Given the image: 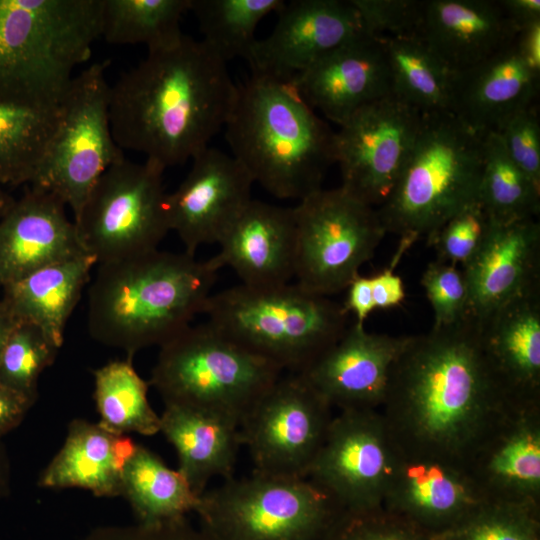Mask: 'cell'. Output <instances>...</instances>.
<instances>
[{"label": "cell", "mask_w": 540, "mask_h": 540, "mask_svg": "<svg viewBox=\"0 0 540 540\" xmlns=\"http://www.w3.org/2000/svg\"><path fill=\"white\" fill-rule=\"evenodd\" d=\"M514 406L483 351L471 315L409 336L380 412L403 453L465 462Z\"/></svg>", "instance_id": "6da1fadb"}, {"label": "cell", "mask_w": 540, "mask_h": 540, "mask_svg": "<svg viewBox=\"0 0 540 540\" xmlns=\"http://www.w3.org/2000/svg\"><path fill=\"white\" fill-rule=\"evenodd\" d=\"M236 94L227 63L183 34L148 51L110 85L113 138L122 151L142 153L164 169L181 165L225 127Z\"/></svg>", "instance_id": "7a4b0ae2"}, {"label": "cell", "mask_w": 540, "mask_h": 540, "mask_svg": "<svg viewBox=\"0 0 540 540\" xmlns=\"http://www.w3.org/2000/svg\"><path fill=\"white\" fill-rule=\"evenodd\" d=\"M218 269L186 252L158 249L98 264L88 294V330L125 351L161 346L202 314Z\"/></svg>", "instance_id": "3957f363"}, {"label": "cell", "mask_w": 540, "mask_h": 540, "mask_svg": "<svg viewBox=\"0 0 540 540\" xmlns=\"http://www.w3.org/2000/svg\"><path fill=\"white\" fill-rule=\"evenodd\" d=\"M226 140L253 182L278 199L321 189L335 164V131L291 81L251 74L237 85Z\"/></svg>", "instance_id": "277c9868"}, {"label": "cell", "mask_w": 540, "mask_h": 540, "mask_svg": "<svg viewBox=\"0 0 540 540\" xmlns=\"http://www.w3.org/2000/svg\"><path fill=\"white\" fill-rule=\"evenodd\" d=\"M484 136L451 112L422 114L405 167L389 197L377 207L386 233L400 237L395 257L478 201Z\"/></svg>", "instance_id": "5b68a950"}, {"label": "cell", "mask_w": 540, "mask_h": 540, "mask_svg": "<svg viewBox=\"0 0 540 540\" xmlns=\"http://www.w3.org/2000/svg\"><path fill=\"white\" fill-rule=\"evenodd\" d=\"M207 322L282 372L300 374L347 328L342 304L297 283L239 284L209 297Z\"/></svg>", "instance_id": "8992f818"}, {"label": "cell", "mask_w": 540, "mask_h": 540, "mask_svg": "<svg viewBox=\"0 0 540 540\" xmlns=\"http://www.w3.org/2000/svg\"><path fill=\"white\" fill-rule=\"evenodd\" d=\"M102 0H0V91L61 97L101 35Z\"/></svg>", "instance_id": "52a82bcc"}, {"label": "cell", "mask_w": 540, "mask_h": 540, "mask_svg": "<svg viewBox=\"0 0 540 540\" xmlns=\"http://www.w3.org/2000/svg\"><path fill=\"white\" fill-rule=\"evenodd\" d=\"M282 374L206 322L160 346L149 384L164 404L218 413L240 425Z\"/></svg>", "instance_id": "ba28073f"}, {"label": "cell", "mask_w": 540, "mask_h": 540, "mask_svg": "<svg viewBox=\"0 0 540 540\" xmlns=\"http://www.w3.org/2000/svg\"><path fill=\"white\" fill-rule=\"evenodd\" d=\"M341 509L309 478L231 477L199 498V526L216 540H321Z\"/></svg>", "instance_id": "9c48e42d"}, {"label": "cell", "mask_w": 540, "mask_h": 540, "mask_svg": "<svg viewBox=\"0 0 540 540\" xmlns=\"http://www.w3.org/2000/svg\"><path fill=\"white\" fill-rule=\"evenodd\" d=\"M162 168L123 158L97 180L73 222L79 241L97 264L158 249L170 231Z\"/></svg>", "instance_id": "30bf717a"}, {"label": "cell", "mask_w": 540, "mask_h": 540, "mask_svg": "<svg viewBox=\"0 0 540 540\" xmlns=\"http://www.w3.org/2000/svg\"><path fill=\"white\" fill-rule=\"evenodd\" d=\"M109 61L73 76L61 98V115L45 158L30 186L51 192L74 218L101 175L124 157L111 131Z\"/></svg>", "instance_id": "8fae6325"}, {"label": "cell", "mask_w": 540, "mask_h": 540, "mask_svg": "<svg viewBox=\"0 0 540 540\" xmlns=\"http://www.w3.org/2000/svg\"><path fill=\"white\" fill-rule=\"evenodd\" d=\"M296 283L330 296L345 290L387 234L377 209L341 186L319 189L293 207Z\"/></svg>", "instance_id": "7c38bea8"}, {"label": "cell", "mask_w": 540, "mask_h": 540, "mask_svg": "<svg viewBox=\"0 0 540 540\" xmlns=\"http://www.w3.org/2000/svg\"><path fill=\"white\" fill-rule=\"evenodd\" d=\"M333 416L332 407L301 374L281 375L240 424L253 472L307 478Z\"/></svg>", "instance_id": "4fadbf2b"}, {"label": "cell", "mask_w": 540, "mask_h": 540, "mask_svg": "<svg viewBox=\"0 0 540 540\" xmlns=\"http://www.w3.org/2000/svg\"><path fill=\"white\" fill-rule=\"evenodd\" d=\"M422 114L393 94L355 112L335 132L341 187L379 207L393 191L417 138Z\"/></svg>", "instance_id": "5bb4252c"}, {"label": "cell", "mask_w": 540, "mask_h": 540, "mask_svg": "<svg viewBox=\"0 0 540 540\" xmlns=\"http://www.w3.org/2000/svg\"><path fill=\"white\" fill-rule=\"evenodd\" d=\"M396 448L380 410L334 415L307 478L341 511L382 506Z\"/></svg>", "instance_id": "9a60e30c"}, {"label": "cell", "mask_w": 540, "mask_h": 540, "mask_svg": "<svg viewBox=\"0 0 540 540\" xmlns=\"http://www.w3.org/2000/svg\"><path fill=\"white\" fill-rule=\"evenodd\" d=\"M253 180L242 164L219 149L207 147L172 193H167L169 228L195 256L205 244L218 243L250 202Z\"/></svg>", "instance_id": "2e32d148"}, {"label": "cell", "mask_w": 540, "mask_h": 540, "mask_svg": "<svg viewBox=\"0 0 540 540\" xmlns=\"http://www.w3.org/2000/svg\"><path fill=\"white\" fill-rule=\"evenodd\" d=\"M272 32L257 40L252 74L291 81L323 56L366 33L351 0H293L277 12Z\"/></svg>", "instance_id": "e0dca14e"}, {"label": "cell", "mask_w": 540, "mask_h": 540, "mask_svg": "<svg viewBox=\"0 0 540 540\" xmlns=\"http://www.w3.org/2000/svg\"><path fill=\"white\" fill-rule=\"evenodd\" d=\"M486 501L463 462L396 449L382 506L438 536Z\"/></svg>", "instance_id": "ac0fdd59"}, {"label": "cell", "mask_w": 540, "mask_h": 540, "mask_svg": "<svg viewBox=\"0 0 540 540\" xmlns=\"http://www.w3.org/2000/svg\"><path fill=\"white\" fill-rule=\"evenodd\" d=\"M408 340L409 336L371 333L354 322L300 374L332 408L380 410L392 367Z\"/></svg>", "instance_id": "d6986e66"}, {"label": "cell", "mask_w": 540, "mask_h": 540, "mask_svg": "<svg viewBox=\"0 0 540 540\" xmlns=\"http://www.w3.org/2000/svg\"><path fill=\"white\" fill-rule=\"evenodd\" d=\"M461 268L468 290L469 315L476 320L540 288L539 221L489 220L478 250Z\"/></svg>", "instance_id": "ffe728a7"}, {"label": "cell", "mask_w": 540, "mask_h": 540, "mask_svg": "<svg viewBox=\"0 0 540 540\" xmlns=\"http://www.w3.org/2000/svg\"><path fill=\"white\" fill-rule=\"evenodd\" d=\"M464 465L488 501L540 505V404L512 408Z\"/></svg>", "instance_id": "44dd1931"}, {"label": "cell", "mask_w": 540, "mask_h": 540, "mask_svg": "<svg viewBox=\"0 0 540 540\" xmlns=\"http://www.w3.org/2000/svg\"><path fill=\"white\" fill-rule=\"evenodd\" d=\"M291 82L312 109L338 126L392 94L381 40L367 33L332 50Z\"/></svg>", "instance_id": "7402d4cb"}, {"label": "cell", "mask_w": 540, "mask_h": 540, "mask_svg": "<svg viewBox=\"0 0 540 540\" xmlns=\"http://www.w3.org/2000/svg\"><path fill=\"white\" fill-rule=\"evenodd\" d=\"M209 258L218 269L231 268L250 287H273L295 276L294 208L251 199L223 234Z\"/></svg>", "instance_id": "603a6c76"}, {"label": "cell", "mask_w": 540, "mask_h": 540, "mask_svg": "<svg viewBox=\"0 0 540 540\" xmlns=\"http://www.w3.org/2000/svg\"><path fill=\"white\" fill-rule=\"evenodd\" d=\"M65 203L30 186L0 219V289L44 266L86 253ZM88 254V253H87Z\"/></svg>", "instance_id": "cb8c5ba5"}, {"label": "cell", "mask_w": 540, "mask_h": 540, "mask_svg": "<svg viewBox=\"0 0 540 540\" xmlns=\"http://www.w3.org/2000/svg\"><path fill=\"white\" fill-rule=\"evenodd\" d=\"M515 40L453 73L450 112L481 135L496 132L510 116L537 104L540 75L524 61Z\"/></svg>", "instance_id": "d4e9b609"}, {"label": "cell", "mask_w": 540, "mask_h": 540, "mask_svg": "<svg viewBox=\"0 0 540 540\" xmlns=\"http://www.w3.org/2000/svg\"><path fill=\"white\" fill-rule=\"evenodd\" d=\"M518 33L499 0H425L418 37L458 73L505 48Z\"/></svg>", "instance_id": "484cf974"}, {"label": "cell", "mask_w": 540, "mask_h": 540, "mask_svg": "<svg viewBox=\"0 0 540 540\" xmlns=\"http://www.w3.org/2000/svg\"><path fill=\"white\" fill-rule=\"evenodd\" d=\"M477 321L483 351L509 401L540 404V288Z\"/></svg>", "instance_id": "4316f807"}, {"label": "cell", "mask_w": 540, "mask_h": 540, "mask_svg": "<svg viewBox=\"0 0 540 540\" xmlns=\"http://www.w3.org/2000/svg\"><path fill=\"white\" fill-rule=\"evenodd\" d=\"M160 432L173 445L178 471L200 497L215 477H233L242 445L240 425L218 413L164 404Z\"/></svg>", "instance_id": "83f0119b"}, {"label": "cell", "mask_w": 540, "mask_h": 540, "mask_svg": "<svg viewBox=\"0 0 540 540\" xmlns=\"http://www.w3.org/2000/svg\"><path fill=\"white\" fill-rule=\"evenodd\" d=\"M136 445L128 435L74 419L63 446L41 472L37 484L52 489L82 488L97 497L121 496L123 469Z\"/></svg>", "instance_id": "f1b7e54d"}, {"label": "cell", "mask_w": 540, "mask_h": 540, "mask_svg": "<svg viewBox=\"0 0 540 540\" xmlns=\"http://www.w3.org/2000/svg\"><path fill=\"white\" fill-rule=\"evenodd\" d=\"M96 264L84 253L44 266L5 286L1 298L19 320L38 326L60 349L66 323Z\"/></svg>", "instance_id": "f546056e"}, {"label": "cell", "mask_w": 540, "mask_h": 540, "mask_svg": "<svg viewBox=\"0 0 540 540\" xmlns=\"http://www.w3.org/2000/svg\"><path fill=\"white\" fill-rule=\"evenodd\" d=\"M62 96L0 91L1 186L31 184L58 127Z\"/></svg>", "instance_id": "4dcf8cb0"}, {"label": "cell", "mask_w": 540, "mask_h": 540, "mask_svg": "<svg viewBox=\"0 0 540 540\" xmlns=\"http://www.w3.org/2000/svg\"><path fill=\"white\" fill-rule=\"evenodd\" d=\"M137 522L159 523L195 512L199 498L184 476L169 468L153 451L136 445L122 476V495Z\"/></svg>", "instance_id": "1f68e13d"}, {"label": "cell", "mask_w": 540, "mask_h": 540, "mask_svg": "<svg viewBox=\"0 0 540 540\" xmlns=\"http://www.w3.org/2000/svg\"><path fill=\"white\" fill-rule=\"evenodd\" d=\"M391 93L421 114L450 112L453 73L418 36L379 38Z\"/></svg>", "instance_id": "d6a6232c"}, {"label": "cell", "mask_w": 540, "mask_h": 540, "mask_svg": "<svg viewBox=\"0 0 540 540\" xmlns=\"http://www.w3.org/2000/svg\"><path fill=\"white\" fill-rule=\"evenodd\" d=\"M99 425L107 431L152 436L160 432V415L149 403L148 385L132 359L111 361L93 371Z\"/></svg>", "instance_id": "836d02e7"}, {"label": "cell", "mask_w": 540, "mask_h": 540, "mask_svg": "<svg viewBox=\"0 0 540 540\" xmlns=\"http://www.w3.org/2000/svg\"><path fill=\"white\" fill-rule=\"evenodd\" d=\"M191 0H102L101 35L115 45L143 44L148 51L178 41Z\"/></svg>", "instance_id": "e575fe53"}, {"label": "cell", "mask_w": 540, "mask_h": 540, "mask_svg": "<svg viewBox=\"0 0 540 540\" xmlns=\"http://www.w3.org/2000/svg\"><path fill=\"white\" fill-rule=\"evenodd\" d=\"M478 202L497 223L536 218L540 212V186L511 160L496 132L484 136Z\"/></svg>", "instance_id": "d590c367"}, {"label": "cell", "mask_w": 540, "mask_h": 540, "mask_svg": "<svg viewBox=\"0 0 540 540\" xmlns=\"http://www.w3.org/2000/svg\"><path fill=\"white\" fill-rule=\"evenodd\" d=\"M284 0H191L190 12L198 22L201 41L227 63L247 61L257 41L259 22L278 12Z\"/></svg>", "instance_id": "8d00e7d4"}, {"label": "cell", "mask_w": 540, "mask_h": 540, "mask_svg": "<svg viewBox=\"0 0 540 540\" xmlns=\"http://www.w3.org/2000/svg\"><path fill=\"white\" fill-rule=\"evenodd\" d=\"M58 350L38 326L20 320L0 356V384L34 404L39 376L52 365Z\"/></svg>", "instance_id": "74e56055"}, {"label": "cell", "mask_w": 540, "mask_h": 540, "mask_svg": "<svg viewBox=\"0 0 540 540\" xmlns=\"http://www.w3.org/2000/svg\"><path fill=\"white\" fill-rule=\"evenodd\" d=\"M436 540H540V505L486 501Z\"/></svg>", "instance_id": "f35d334b"}, {"label": "cell", "mask_w": 540, "mask_h": 540, "mask_svg": "<svg viewBox=\"0 0 540 540\" xmlns=\"http://www.w3.org/2000/svg\"><path fill=\"white\" fill-rule=\"evenodd\" d=\"M321 540H436L383 506L341 511Z\"/></svg>", "instance_id": "ab89813d"}, {"label": "cell", "mask_w": 540, "mask_h": 540, "mask_svg": "<svg viewBox=\"0 0 540 540\" xmlns=\"http://www.w3.org/2000/svg\"><path fill=\"white\" fill-rule=\"evenodd\" d=\"M421 284L433 309L432 327L451 325L469 316L467 285L457 266L436 260L427 266Z\"/></svg>", "instance_id": "60d3db41"}, {"label": "cell", "mask_w": 540, "mask_h": 540, "mask_svg": "<svg viewBox=\"0 0 540 540\" xmlns=\"http://www.w3.org/2000/svg\"><path fill=\"white\" fill-rule=\"evenodd\" d=\"M488 226L489 218L477 201L450 218L429 245L438 261L463 267L478 250Z\"/></svg>", "instance_id": "b9f144b4"}, {"label": "cell", "mask_w": 540, "mask_h": 540, "mask_svg": "<svg viewBox=\"0 0 540 540\" xmlns=\"http://www.w3.org/2000/svg\"><path fill=\"white\" fill-rule=\"evenodd\" d=\"M367 34L377 38L418 36L425 0H351Z\"/></svg>", "instance_id": "7bdbcfd3"}, {"label": "cell", "mask_w": 540, "mask_h": 540, "mask_svg": "<svg viewBox=\"0 0 540 540\" xmlns=\"http://www.w3.org/2000/svg\"><path fill=\"white\" fill-rule=\"evenodd\" d=\"M496 133L511 160L540 186V120L538 105H531L506 119Z\"/></svg>", "instance_id": "ee69618b"}, {"label": "cell", "mask_w": 540, "mask_h": 540, "mask_svg": "<svg viewBox=\"0 0 540 540\" xmlns=\"http://www.w3.org/2000/svg\"><path fill=\"white\" fill-rule=\"evenodd\" d=\"M82 540H216L202 527L194 526L187 517L144 524L97 527Z\"/></svg>", "instance_id": "f6af8a7d"}, {"label": "cell", "mask_w": 540, "mask_h": 540, "mask_svg": "<svg viewBox=\"0 0 540 540\" xmlns=\"http://www.w3.org/2000/svg\"><path fill=\"white\" fill-rule=\"evenodd\" d=\"M396 265L390 263L383 271L370 276L372 296L376 309H390L400 306L405 299L404 284L394 272Z\"/></svg>", "instance_id": "bcb514c9"}, {"label": "cell", "mask_w": 540, "mask_h": 540, "mask_svg": "<svg viewBox=\"0 0 540 540\" xmlns=\"http://www.w3.org/2000/svg\"><path fill=\"white\" fill-rule=\"evenodd\" d=\"M347 295L342 303L344 311L355 316V322L364 324L376 309L372 296L371 280L368 276L357 275L346 288Z\"/></svg>", "instance_id": "7dc6e473"}, {"label": "cell", "mask_w": 540, "mask_h": 540, "mask_svg": "<svg viewBox=\"0 0 540 540\" xmlns=\"http://www.w3.org/2000/svg\"><path fill=\"white\" fill-rule=\"evenodd\" d=\"M32 406L29 400L0 384V440L21 424Z\"/></svg>", "instance_id": "c3c4849f"}, {"label": "cell", "mask_w": 540, "mask_h": 540, "mask_svg": "<svg viewBox=\"0 0 540 540\" xmlns=\"http://www.w3.org/2000/svg\"><path fill=\"white\" fill-rule=\"evenodd\" d=\"M515 41L524 61L534 73L540 75V21L522 28Z\"/></svg>", "instance_id": "681fc988"}, {"label": "cell", "mask_w": 540, "mask_h": 540, "mask_svg": "<svg viewBox=\"0 0 540 540\" xmlns=\"http://www.w3.org/2000/svg\"><path fill=\"white\" fill-rule=\"evenodd\" d=\"M499 2L519 31L533 22L540 21L539 0H499Z\"/></svg>", "instance_id": "f907efd6"}, {"label": "cell", "mask_w": 540, "mask_h": 540, "mask_svg": "<svg viewBox=\"0 0 540 540\" xmlns=\"http://www.w3.org/2000/svg\"><path fill=\"white\" fill-rule=\"evenodd\" d=\"M19 322L20 320L9 305L0 298V356L9 336Z\"/></svg>", "instance_id": "816d5d0a"}, {"label": "cell", "mask_w": 540, "mask_h": 540, "mask_svg": "<svg viewBox=\"0 0 540 540\" xmlns=\"http://www.w3.org/2000/svg\"><path fill=\"white\" fill-rule=\"evenodd\" d=\"M10 491V463L6 449L0 440V499L9 494Z\"/></svg>", "instance_id": "f5cc1de1"}, {"label": "cell", "mask_w": 540, "mask_h": 540, "mask_svg": "<svg viewBox=\"0 0 540 540\" xmlns=\"http://www.w3.org/2000/svg\"><path fill=\"white\" fill-rule=\"evenodd\" d=\"M13 201L14 200L4 191L3 186L0 185V219Z\"/></svg>", "instance_id": "db71d44e"}]
</instances>
